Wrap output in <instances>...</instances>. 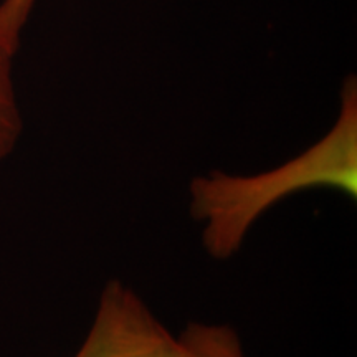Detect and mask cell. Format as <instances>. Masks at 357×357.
<instances>
[{"label": "cell", "instance_id": "1", "mask_svg": "<svg viewBox=\"0 0 357 357\" xmlns=\"http://www.w3.org/2000/svg\"><path fill=\"white\" fill-rule=\"evenodd\" d=\"M331 189L357 199V83L349 77L333 128L303 151L270 171L238 176L213 171L189 185L190 217L200 225L208 257H235L252 227L281 200L311 189Z\"/></svg>", "mask_w": 357, "mask_h": 357}, {"label": "cell", "instance_id": "2", "mask_svg": "<svg viewBox=\"0 0 357 357\" xmlns=\"http://www.w3.org/2000/svg\"><path fill=\"white\" fill-rule=\"evenodd\" d=\"M174 334L121 280H109L73 357H171Z\"/></svg>", "mask_w": 357, "mask_h": 357}, {"label": "cell", "instance_id": "3", "mask_svg": "<svg viewBox=\"0 0 357 357\" xmlns=\"http://www.w3.org/2000/svg\"><path fill=\"white\" fill-rule=\"evenodd\" d=\"M171 357H247L234 326L190 321L174 336Z\"/></svg>", "mask_w": 357, "mask_h": 357}, {"label": "cell", "instance_id": "4", "mask_svg": "<svg viewBox=\"0 0 357 357\" xmlns=\"http://www.w3.org/2000/svg\"><path fill=\"white\" fill-rule=\"evenodd\" d=\"M15 52L0 42V164L13 153L22 136V114L12 78Z\"/></svg>", "mask_w": 357, "mask_h": 357}, {"label": "cell", "instance_id": "5", "mask_svg": "<svg viewBox=\"0 0 357 357\" xmlns=\"http://www.w3.org/2000/svg\"><path fill=\"white\" fill-rule=\"evenodd\" d=\"M37 0H2L0 2V42L19 52L22 30Z\"/></svg>", "mask_w": 357, "mask_h": 357}]
</instances>
